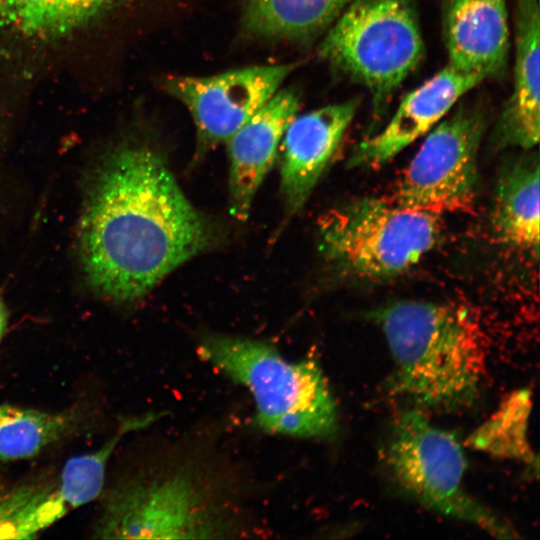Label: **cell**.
Instances as JSON below:
<instances>
[{
    "label": "cell",
    "instance_id": "6da1fadb",
    "mask_svg": "<svg viewBox=\"0 0 540 540\" xmlns=\"http://www.w3.org/2000/svg\"><path fill=\"white\" fill-rule=\"evenodd\" d=\"M217 239L163 157L142 145L113 150L100 166L79 228L85 278L101 296L132 303Z\"/></svg>",
    "mask_w": 540,
    "mask_h": 540
},
{
    "label": "cell",
    "instance_id": "7a4b0ae2",
    "mask_svg": "<svg viewBox=\"0 0 540 540\" xmlns=\"http://www.w3.org/2000/svg\"><path fill=\"white\" fill-rule=\"evenodd\" d=\"M394 370L390 388L419 410L451 412L478 398L484 375L481 331L460 305L404 300L372 312Z\"/></svg>",
    "mask_w": 540,
    "mask_h": 540
},
{
    "label": "cell",
    "instance_id": "3957f363",
    "mask_svg": "<svg viewBox=\"0 0 540 540\" xmlns=\"http://www.w3.org/2000/svg\"><path fill=\"white\" fill-rule=\"evenodd\" d=\"M198 355L252 395L255 422L270 434L332 439L338 412L314 358L289 361L264 341L224 334L204 336Z\"/></svg>",
    "mask_w": 540,
    "mask_h": 540
},
{
    "label": "cell",
    "instance_id": "277c9868",
    "mask_svg": "<svg viewBox=\"0 0 540 540\" xmlns=\"http://www.w3.org/2000/svg\"><path fill=\"white\" fill-rule=\"evenodd\" d=\"M384 460L396 484L427 509L474 525L495 538L518 537L506 520L467 491L463 445L422 410L412 407L396 416L388 431Z\"/></svg>",
    "mask_w": 540,
    "mask_h": 540
},
{
    "label": "cell",
    "instance_id": "5b68a950",
    "mask_svg": "<svg viewBox=\"0 0 540 540\" xmlns=\"http://www.w3.org/2000/svg\"><path fill=\"white\" fill-rule=\"evenodd\" d=\"M437 214L365 197L333 208L318 222L319 251L332 267L369 279L410 269L437 243Z\"/></svg>",
    "mask_w": 540,
    "mask_h": 540
},
{
    "label": "cell",
    "instance_id": "8992f818",
    "mask_svg": "<svg viewBox=\"0 0 540 540\" xmlns=\"http://www.w3.org/2000/svg\"><path fill=\"white\" fill-rule=\"evenodd\" d=\"M337 17L320 54L364 85L377 109L423 58L413 6L409 0H355Z\"/></svg>",
    "mask_w": 540,
    "mask_h": 540
},
{
    "label": "cell",
    "instance_id": "52a82bcc",
    "mask_svg": "<svg viewBox=\"0 0 540 540\" xmlns=\"http://www.w3.org/2000/svg\"><path fill=\"white\" fill-rule=\"evenodd\" d=\"M232 531L223 503L198 477L184 471L118 484L94 528L101 539L220 538Z\"/></svg>",
    "mask_w": 540,
    "mask_h": 540
},
{
    "label": "cell",
    "instance_id": "ba28073f",
    "mask_svg": "<svg viewBox=\"0 0 540 540\" xmlns=\"http://www.w3.org/2000/svg\"><path fill=\"white\" fill-rule=\"evenodd\" d=\"M126 0H0V69L36 80L98 39Z\"/></svg>",
    "mask_w": 540,
    "mask_h": 540
},
{
    "label": "cell",
    "instance_id": "9c48e42d",
    "mask_svg": "<svg viewBox=\"0 0 540 540\" xmlns=\"http://www.w3.org/2000/svg\"><path fill=\"white\" fill-rule=\"evenodd\" d=\"M484 116L459 107L430 131L401 176L395 201L439 215L473 205Z\"/></svg>",
    "mask_w": 540,
    "mask_h": 540
},
{
    "label": "cell",
    "instance_id": "30bf717a",
    "mask_svg": "<svg viewBox=\"0 0 540 540\" xmlns=\"http://www.w3.org/2000/svg\"><path fill=\"white\" fill-rule=\"evenodd\" d=\"M292 64L250 66L211 76H172L166 90L188 110L197 156L225 143L280 88Z\"/></svg>",
    "mask_w": 540,
    "mask_h": 540
},
{
    "label": "cell",
    "instance_id": "8fae6325",
    "mask_svg": "<svg viewBox=\"0 0 540 540\" xmlns=\"http://www.w3.org/2000/svg\"><path fill=\"white\" fill-rule=\"evenodd\" d=\"M357 110V101L296 115L282 137L280 194L286 218L298 213L335 155Z\"/></svg>",
    "mask_w": 540,
    "mask_h": 540
},
{
    "label": "cell",
    "instance_id": "7c38bea8",
    "mask_svg": "<svg viewBox=\"0 0 540 540\" xmlns=\"http://www.w3.org/2000/svg\"><path fill=\"white\" fill-rule=\"evenodd\" d=\"M483 80L479 75L447 64L401 100L386 126L357 147L349 164L374 167L391 160L429 132L461 97Z\"/></svg>",
    "mask_w": 540,
    "mask_h": 540
},
{
    "label": "cell",
    "instance_id": "4fadbf2b",
    "mask_svg": "<svg viewBox=\"0 0 540 540\" xmlns=\"http://www.w3.org/2000/svg\"><path fill=\"white\" fill-rule=\"evenodd\" d=\"M299 98L279 89L226 142L230 213L246 221L257 190L274 163L286 128L297 115Z\"/></svg>",
    "mask_w": 540,
    "mask_h": 540
},
{
    "label": "cell",
    "instance_id": "5bb4252c",
    "mask_svg": "<svg viewBox=\"0 0 540 540\" xmlns=\"http://www.w3.org/2000/svg\"><path fill=\"white\" fill-rule=\"evenodd\" d=\"M443 30L451 66L484 79L505 70L510 50L506 0H446Z\"/></svg>",
    "mask_w": 540,
    "mask_h": 540
},
{
    "label": "cell",
    "instance_id": "9a60e30c",
    "mask_svg": "<svg viewBox=\"0 0 540 540\" xmlns=\"http://www.w3.org/2000/svg\"><path fill=\"white\" fill-rule=\"evenodd\" d=\"M513 90L497 124V140L530 149L540 137L539 0H517Z\"/></svg>",
    "mask_w": 540,
    "mask_h": 540
},
{
    "label": "cell",
    "instance_id": "2e32d148",
    "mask_svg": "<svg viewBox=\"0 0 540 540\" xmlns=\"http://www.w3.org/2000/svg\"><path fill=\"white\" fill-rule=\"evenodd\" d=\"M539 163L521 158L500 173L492 216L500 240L536 255L539 251Z\"/></svg>",
    "mask_w": 540,
    "mask_h": 540
},
{
    "label": "cell",
    "instance_id": "e0dca14e",
    "mask_svg": "<svg viewBox=\"0 0 540 540\" xmlns=\"http://www.w3.org/2000/svg\"><path fill=\"white\" fill-rule=\"evenodd\" d=\"M347 0H244V23L268 38L301 39L327 27Z\"/></svg>",
    "mask_w": 540,
    "mask_h": 540
},
{
    "label": "cell",
    "instance_id": "ac0fdd59",
    "mask_svg": "<svg viewBox=\"0 0 540 540\" xmlns=\"http://www.w3.org/2000/svg\"><path fill=\"white\" fill-rule=\"evenodd\" d=\"M531 406L530 390L513 391L466 438L465 446L496 458L521 462L537 473L538 458L528 440Z\"/></svg>",
    "mask_w": 540,
    "mask_h": 540
},
{
    "label": "cell",
    "instance_id": "d6986e66",
    "mask_svg": "<svg viewBox=\"0 0 540 540\" xmlns=\"http://www.w3.org/2000/svg\"><path fill=\"white\" fill-rule=\"evenodd\" d=\"M75 411L49 412L0 404V462L35 457L76 428Z\"/></svg>",
    "mask_w": 540,
    "mask_h": 540
},
{
    "label": "cell",
    "instance_id": "ffe728a7",
    "mask_svg": "<svg viewBox=\"0 0 540 540\" xmlns=\"http://www.w3.org/2000/svg\"><path fill=\"white\" fill-rule=\"evenodd\" d=\"M68 511L56 485H16L0 492V539L36 538Z\"/></svg>",
    "mask_w": 540,
    "mask_h": 540
},
{
    "label": "cell",
    "instance_id": "44dd1931",
    "mask_svg": "<svg viewBox=\"0 0 540 540\" xmlns=\"http://www.w3.org/2000/svg\"><path fill=\"white\" fill-rule=\"evenodd\" d=\"M157 418L155 413L126 418L115 434L97 450L66 461L56 488L69 510L86 505L101 494L108 462L119 442L128 433L149 426Z\"/></svg>",
    "mask_w": 540,
    "mask_h": 540
},
{
    "label": "cell",
    "instance_id": "7402d4cb",
    "mask_svg": "<svg viewBox=\"0 0 540 540\" xmlns=\"http://www.w3.org/2000/svg\"><path fill=\"white\" fill-rule=\"evenodd\" d=\"M2 337H3V334L0 333V341H1Z\"/></svg>",
    "mask_w": 540,
    "mask_h": 540
}]
</instances>
